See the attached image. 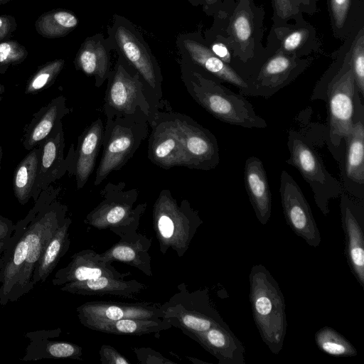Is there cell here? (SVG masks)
Masks as SVG:
<instances>
[{
    "mask_svg": "<svg viewBox=\"0 0 364 364\" xmlns=\"http://www.w3.org/2000/svg\"><path fill=\"white\" fill-rule=\"evenodd\" d=\"M265 11L255 0H223L208 31L225 42L246 80L269 56L262 44Z\"/></svg>",
    "mask_w": 364,
    "mask_h": 364,
    "instance_id": "cell-1",
    "label": "cell"
},
{
    "mask_svg": "<svg viewBox=\"0 0 364 364\" xmlns=\"http://www.w3.org/2000/svg\"><path fill=\"white\" fill-rule=\"evenodd\" d=\"M181 79L193 99L216 119L243 128L264 129L267 122L256 114L252 105L220 80L183 59Z\"/></svg>",
    "mask_w": 364,
    "mask_h": 364,
    "instance_id": "cell-2",
    "label": "cell"
},
{
    "mask_svg": "<svg viewBox=\"0 0 364 364\" xmlns=\"http://www.w3.org/2000/svg\"><path fill=\"white\" fill-rule=\"evenodd\" d=\"M60 188L50 186L42 191L28 214L26 232L28 255L9 301H16L33 289L31 280L38 260L50 239L67 217L68 207L57 200Z\"/></svg>",
    "mask_w": 364,
    "mask_h": 364,
    "instance_id": "cell-3",
    "label": "cell"
},
{
    "mask_svg": "<svg viewBox=\"0 0 364 364\" xmlns=\"http://www.w3.org/2000/svg\"><path fill=\"white\" fill-rule=\"evenodd\" d=\"M249 282L253 319L264 343L277 355L283 348L287 326L284 295L262 264L252 266Z\"/></svg>",
    "mask_w": 364,
    "mask_h": 364,
    "instance_id": "cell-4",
    "label": "cell"
},
{
    "mask_svg": "<svg viewBox=\"0 0 364 364\" xmlns=\"http://www.w3.org/2000/svg\"><path fill=\"white\" fill-rule=\"evenodd\" d=\"M108 40L127 63L139 74L146 96L154 109L159 112L162 100L163 77L159 63L141 34L124 16L114 15L108 29Z\"/></svg>",
    "mask_w": 364,
    "mask_h": 364,
    "instance_id": "cell-5",
    "label": "cell"
},
{
    "mask_svg": "<svg viewBox=\"0 0 364 364\" xmlns=\"http://www.w3.org/2000/svg\"><path fill=\"white\" fill-rule=\"evenodd\" d=\"M153 225L160 251L168 249L182 257L188 250L198 228L203 223L198 212L186 200L180 204L171 191L163 189L153 206Z\"/></svg>",
    "mask_w": 364,
    "mask_h": 364,
    "instance_id": "cell-6",
    "label": "cell"
},
{
    "mask_svg": "<svg viewBox=\"0 0 364 364\" xmlns=\"http://www.w3.org/2000/svg\"><path fill=\"white\" fill-rule=\"evenodd\" d=\"M144 114L107 119L104 127L102 154L96 170L94 185H100L114 171L120 170L134 156L149 133Z\"/></svg>",
    "mask_w": 364,
    "mask_h": 364,
    "instance_id": "cell-7",
    "label": "cell"
},
{
    "mask_svg": "<svg viewBox=\"0 0 364 364\" xmlns=\"http://www.w3.org/2000/svg\"><path fill=\"white\" fill-rule=\"evenodd\" d=\"M349 57L350 48L340 70L328 85L324 99L328 111L327 146L338 162L341 160L339 151L341 142L351 129L357 102L360 98L355 87Z\"/></svg>",
    "mask_w": 364,
    "mask_h": 364,
    "instance_id": "cell-8",
    "label": "cell"
},
{
    "mask_svg": "<svg viewBox=\"0 0 364 364\" xmlns=\"http://www.w3.org/2000/svg\"><path fill=\"white\" fill-rule=\"evenodd\" d=\"M287 146L289 157L286 163L299 171L311 188L316 205L327 215L330 212L329 201L340 197L343 192L341 182L327 171L319 154L301 133L290 129Z\"/></svg>",
    "mask_w": 364,
    "mask_h": 364,
    "instance_id": "cell-9",
    "label": "cell"
},
{
    "mask_svg": "<svg viewBox=\"0 0 364 364\" xmlns=\"http://www.w3.org/2000/svg\"><path fill=\"white\" fill-rule=\"evenodd\" d=\"M100 195L101 201L86 215L85 224L97 230L109 229L115 235L139 228L146 203L135 205L136 189H126L124 182H109Z\"/></svg>",
    "mask_w": 364,
    "mask_h": 364,
    "instance_id": "cell-10",
    "label": "cell"
},
{
    "mask_svg": "<svg viewBox=\"0 0 364 364\" xmlns=\"http://www.w3.org/2000/svg\"><path fill=\"white\" fill-rule=\"evenodd\" d=\"M104 112L107 119L144 114L149 124L158 112L146 96L139 74L119 55L107 79Z\"/></svg>",
    "mask_w": 364,
    "mask_h": 364,
    "instance_id": "cell-11",
    "label": "cell"
},
{
    "mask_svg": "<svg viewBox=\"0 0 364 364\" xmlns=\"http://www.w3.org/2000/svg\"><path fill=\"white\" fill-rule=\"evenodd\" d=\"M161 307L164 318L181 331H205L226 324L211 301L208 289L190 291L182 283Z\"/></svg>",
    "mask_w": 364,
    "mask_h": 364,
    "instance_id": "cell-12",
    "label": "cell"
},
{
    "mask_svg": "<svg viewBox=\"0 0 364 364\" xmlns=\"http://www.w3.org/2000/svg\"><path fill=\"white\" fill-rule=\"evenodd\" d=\"M313 56L298 58L280 51L272 53L239 90L244 96L269 98L294 81L314 62Z\"/></svg>",
    "mask_w": 364,
    "mask_h": 364,
    "instance_id": "cell-13",
    "label": "cell"
},
{
    "mask_svg": "<svg viewBox=\"0 0 364 364\" xmlns=\"http://www.w3.org/2000/svg\"><path fill=\"white\" fill-rule=\"evenodd\" d=\"M38 145L41 154L32 196L35 201L42 191L62 178L66 172L75 175L76 160V153L73 145L66 158L64 156L65 144L62 121Z\"/></svg>",
    "mask_w": 364,
    "mask_h": 364,
    "instance_id": "cell-14",
    "label": "cell"
},
{
    "mask_svg": "<svg viewBox=\"0 0 364 364\" xmlns=\"http://www.w3.org/2000/svg\"><path fill=\"white\" fill-rule=\"evenodd\" d=\"M179 131L185 155V167L209 171L220 162L219 147L215 136L191 117L171 112Z\"/></svg>",
    "mask_w": 364,
    "mask_h": 364,
    "instance_id": "cell-15",
    "label": "cell"
},
{
    "mask_svg": "<svg viewBox=\"0 0 364 364\" xmlns=\"http://www.w3.org/2000/svg\"><path fill=\"white\" fill-rule=\"evenodd\" d=\"M279 193L285 220L291 230L316 247L321 243V235L311 207L293 177L285 170L280 174Z\"/></svg>",
    "mask_w": 364,
    "mask_h": 364,
    "instance_id": "cell-16",
    "label": "cell"
},
{
    "mask_svg": "<svg viewBox=\"0 0 364 364\" xmlns=\"http://www.w3.org/2000/svg\"><path fill=\"white\" fill-rule=\"evenodd\" d=\"M343 141L346 150L341 162L343 192L364 200V105L360 98L357 102L353 125Z\"/></svg>",
    "mask_w": 364,
    "mask_h": 364,
    "instance_id": "cell-17",
    "label": "cell"
},
{
    "mask_svg": "<svg viewBox=\"0 0 364 364\" xmlns=\"http://www.w3.org/2000/svg\"><path fill=\"white\" fill-rule=\"evenodd\" d=\"M293 23L272 26L265 48L270 55L278 50L298 58L321 52V42L314 26L299 13Z\"/></svg>",
    "mask_w": 364,
    "mask_h": 364,
    "instance_id": "cell-18",
    "label": "cell"
},
{
    "mask_svg": "<svg viewBox=\"0 0 364 364\" xmlns=\"http://www.w3.org/2000/svg\"><path fill=\"white\" fill-rule=\"evenodd\" d=\"M151 132L148 141V158L165 169L186 166L179 131L171 112H158L149 124Z\"/></svg>",
    "mask_w": 364,
    "mask_h": 364,
    "instance_id": "cell-19",
    "label": "cell"
},
{
    "mask_svg": "<svg viewBox=\"0 0 364 364\" xmlns=\"http://www.w3.org/2000/svg\"><path fill=\"white\" fill-rule=\"evenodd\" d=\"M340 208L347 262L357 282L364 287V200L343 192Z\"/></svg>",
    "mask_w": 364,
    "mask_h": 364,
    "instance_id": "cell-20",
    "label": "cell"
},
{
    "mask_svg": "<svg viewBox=\"0 0 364 364\" xmlns=\"http://www.w3.org/2000/svg\"><path fill=\"white\" fill-rule=\"evenodd\" d=\"M161 304L151 301L122 302L115 301H91L76 309L77 318L82 326L114 321L123 318H164Z\"/></svg>",
    "mask_w": 364,
    "mask_h": 364,
    "instance_id": "cell-21",
    "label": "cell"
},
{
    "mask_svg": "<svg viewBox=\"0 0 364 364\" xmlns=\"http://www.w3.org/2000/svg\"><path fill=\"white\" fill-rule=\"evenodd\" d=\"M30 215L20 220L0 257V304L6 305L23 269L28 245L26 232Z\"/></svg>",
    "mask_w": 364,
    "mask_h": 364,
    "instance_id": "cell-22",
    "label": "cell"
},
{
    "mask_svg": "<svg viewBox=\"0 0 364 364\" xmlns=\"http://www.w3.org/2000/svg\"><path fill=\"white\" fill-rule=\"evenodd\" d=\"M178 46L183 59L219 80L230 83L239 90L247 87L246 80L230 65L217 57L199 36H183L178 39Z\"/></svg>",
    "mask_w": 364,
    "mask_h": 364,
    "instance_id": "cell-23",
    "label": "cell"
},
{
    "mask_svg": "<svg viewBox=\"0 0 364 364\" xmlns=\"http://www.w3.org/2000/svg\"><path fill=\"white\" fill-rule=\"evenodd\" d=\"M130 272H120L112 263L103 261L100 255L91 249L83 250L71 257L69 264L57 271L52 283L55 286L102 277L125 279Z\"/></svg>",
    "mask_w": 364,
    "mask_h": 364,
    "instance_id": "cell-24",
    "label": "cell"
},
{
    "mask_svg": "<svg viewBox=\"0 0 364 364\" xmlns=\"http://www.w3.org/2000/svg\"><path fill=\"white\" fill-rule=\"evenodd\" d=\"M133 229L117 234L120 239L105 252L100 259L107 262H119L136 268L148 277L153 276L149 250L152 240Z\"/></svg>",
    "mask_w": 364,
    "mask_h": 364,
    "instance_id": "cell-25",
    "label": "cell"
},
{
    "mask_svg": "<svg viewBox=\"0 0 364 364\" xmlns=\"http://www.w3.org/2000/svg\"><path fill=\"white\" fill-rule=\"evenodd\" d=\"M181 331L215 356L219 364H245V348L227 323L205 331Z\"/></svg>",
    "mask_w": 364,
    "mask_h": 364,
    "instance_id": "cell-26",
    "label": "cell"
},
{
    "mask_svg": "<svg viewBox=\"0 0 364 364\" xmlns=\"http://www.w3.org/2000/svg\"><path fill=\"white\" fill-rule=\"evenodd\" d=\"M111 49L108 38H105L102 33H97L86 38L76 53L74 60L76 70L94 77L97 87L102 85L111 73Z\"/></svg>",
    "mask_w": 364,
    "mask_h": 364,
    "instance_id": "cell-27",
    "label": "cell"
},
{
    "mask_svg": "<svg viewBox=\"0 0 364 364\" xmlns=\"http://www.w3.org/2000/svg\"><path fill=\"white\" fill-rule=\"evenodd\" d=\"M146 288L145 284L134 279L125 280V279L102 277L70 282L63 285L60 289L81 296H109L134 299Z\"/></svg>",
    "mask_w": 364,
    "mask_h": 364,
    "instance_id": "cell-28",
    "label": "cell"
},
{
    "mask_svg": "<svg viewBox=\"0 0 364 364\" xmlns=\"http://www.w3.org/2000/svg\"><path fill=\"white\" fill-rule=\"evenodd\" d=\"M244 181L250 202L262 225H266L272 213V194L262 161L248 157L244 166Z\"/></svg>",
    "mask_w": 364,
    "mask_h": 364,
    "instance_id": "cell-29",
    "label": "cell"
},
{
    "mask_svg": "<svg viewBox=\"0 0 364 364\" xmlns=\"http://www.w3.org/2000/svg\"><path fill=\"white\" fill-rule=\"evenodd\" d=\"M70 112L63 95L58 96L41 107L24 129L21 139L24 149L30 151L36 146Z\"/></svg>",
    "mask_w": 364,
    "mask_h": 364,
    "instance_id": "cell-30",
    "label": "cell"
},
{
    "mask_svg": "<svg viewBox=\"0 0 364 364\" xmlns=\"http://www.w3.org/2000/svg\"><path fill=\"white\" fill-rule=\"evenodd\" d=\"M333 36L342 41L364 27V0H326Z\"/></svg>",
    "mask_w": 364,
    "mask_h": 364,
    "instance_id": "cell-31",
    "label": "cell"
},
{
    "mask_svg": "<svg viewBox=\"0 0 364 364\" xmlns=\"http://www.w3.org/2000/svg\"><path fill=\"white\" fill-rule=\"evenodd\" d=\"M104 125L100 118L94 121L80 135L76 153L75 176L77 188L85 186L92 174L102 146Z\"/></svg>",
    "mask_w": 364,
    "mask_h": 364,
    "instance_id": "cell-32",
    "label": "cell"
},
{
    "mask_svg": "<svg viewBox=\"0 0 364 364\" xmlns=\"http://www.w3.org/2000/svg\"><path fill=\"white\" fill-rule=\"evenodd\" d=\"M72 220L66 217L47 243L34 270L31 287L45 282L55 268L60 259L68 252L70 240L69 228Z\"/></svg>",
    "mask_w": 364,
    "mask_h": 364,
    "instance_id": "cell-33",
    "label": "cell"
},
{
    "mask_svg": "<svg viewBox=\"0 0 364 364\" xmlns=\"http://www.w3.org/2000/svg\"><path fill=\"white\" fill-rule=\"evenodd\" d=\"M172 327L164 318H123L114 321L100 322L90 325L87 328L114 335L144 336L153 334L159 337L160 333Z\"/></svg>",
    "mask_w": 364,
    "mask_h": 364,
    "instance_id": "cell-34",
    "label": "cell"
},
{
    "mask_svg": "<svg viewBox=\"0 0 364 364\" xmlns=\"http://www.w3.org/2000/svg\"><path fill=\"white\" fill-rule=\"evenodd\" d=\"M60 329L46 336L41 335L38 338L29 337L32 341L27 347L26 354L23 360H37L42 358H71L82 360V348L75 343L63 341H50L47 338L52 335L59 334Z\"/></svg>",
    "mask_w": 364,
    "mask_h": 364,
    "instance_id": "cell-35",
    "label": "cell"
},
{
    "mask_svg": "<svg viewBox=\"0 0 364 364\" xmlns=\"http://www.w3.org/2000/svg\"><path fill=\"white\" fill-rule=\"evenodd\" d=\"M40 154V147L38 145L29 151L14 171V193L21 205H25L32 198L38 169Z\"/></svg>",
    "mask_w": 364,
    "mask_h": 364,
    "instance_id": "cell-36",
    "label": "cell"
},
{
    "mask_svg": "<svg viewBox=\"0 0 364 364\" xmlns=\"http://www.w3.org/2000/svg\"><path fill=\"white\" fill-rule=\"evenodd\" d=\"M79 23L71 11L55 9L43 13L35 21L37 33L48 39L62 38L72 32Z\"/></svg>",
    "mask_w": 364,
    "mask_h": 364,
    "instance_id": "cell-37",
    "label": "cell"
},
{
    "mask_svg": "<svg viewBox=\"0 0 364 364\" xmlns=\"http://www.w3.org/2000/svg\"><path fill=\"white\" fill-rule=\"evenodd\" d=\"M314 339L317 347L328 355L336 357H353L358 355L354 346L331 327L324 326L318 330Z\"/></svg>",
    "mask_w": 364,
    "mask_h": 364,
    "instance_id": "cell-38",
    "label": "cell"
},
{
    "mask_svg": "<svg viewBox=\"0 0 364 364\" xmlns=\"http://www.w3.org/2000/svg\"><path fill=\"white\" fill-rule=\"evenodd\" d=\"M65 60L60 58L48 61L38 68L27 81L25 93L37 94L51 86L63 69Z\"/></svg>",
    "mask_w": 364,
    "mask_h": 364,
    "instance_id": "cell-39",
    "label": "cell"
},
{
    "mask_svg": "<svg viewBox=\"0 0 364 364\" xmlns=\"http://www.w3.org/2000/svg\"><path fill=\"white\" fill-rule=\"evenodd\" d=\"M272 26H282L294 21L302 12L311 14L309 0H271Z\"/></svg>",
    "mask_w": 364,
    "mask_h": 364,
    "instance_id": "cell-40",
    "label": "cell"
},
{
    "mask_svg": "<svg viewBox=\"0 0 364 364\" xmlns=\"http://www.w3.org/2000/svg\"><path fill=\"white\" fill-rule=\"evenodd\" d=\"M350 66L354 77L357 91L364 98V27L360 28L352 41L350 48Z\"/></svg>",
    "mask_w": 364,
    "mask_h": 364,
    "instance_id": "cell-41",
    "label": "cell"
},
{
    "mask_svg": "<svg viewBox=\"0 0 364 364\" xmlns=\"http://www.w3.org/2000/svg\"><path fill=\"white\" fill-rule=\"evenodd\" d=\"M355 36H352L343 41V45L334 53L332 63L317 82L313 90L311 96V100H321L324 101L327 86L342 66L345 55L349 50Z\"/></svg>",
    "mask_w": 364,
    "mask_h": 364,
    "instance_id": "cell-42",
    "label": "cell"
},
{
    "mask_svg": "<svg viewBox=\"0 0 364 364\" xmlns=\"http://www.w3.org/2000/svg\"><path fill=\"white\" fill-rule=\"evenodd\" d=\"M28 55L26 47L17 41L0 42V73L4 75L10 66L22 63Z\"/></svg>",
    "mask_w": 364,
    "mask_h": 364,
    "instance_id": "cell-43",
    "label": "cell"
},
{
    "mask_svg": "<svg viewBox=\"0 0 364 364\" xmlns=\"http://www.w3.org/2000/svg\"><path fill=\"white\" fill-rule=\"evenodd\" d=\"M203 40L206 46L217 57L237 72L236 61L231 50L225 42L208 31L205 33V38Z\"/></svg>",
    "mask_w": 364,
    "mask_h": 364,
    "instance_id": "cell-44",
    "label": "cell"
},
{
    "mask_svg": "<svg viewBox=\"0 0 364 364\" xmlns=\"http://www.w3.org/2000/svg\"><path fill=\"white\" fill-rule=\"evenodd\" d=\"M138 362L141 364H173L172 360L165 358L159 352L149 347H134L132 348Z\"/></svg>",
    "mask_w": 364,
    "mask_h": 364,
    "instance_id": "cell-45",
    "label": "cell"
},
{
    "mask_svg": "<svg viewBox=\"0 0 364 364\" xmlns=\"http://www.w3.org/2000/svg\"><path fill=\"white\" fill-rule=\"evenodd\" d=\"M100 361L102 364H130V361L118 352L113 346L104 344L100 351Z\"/></svg>",
    "mask_w": 364,
    "mask_h": 364,
    "instance_id": "cell-46",
    "label": "cell"
},
{
    "mask_svg": "<svg viewBox=\"0 0 364 364\" xmlns=\"http://www.w3.org/2000/svg\"><path fill=\"white\" fill-rule=\"evenodd\" d=\"M17 26V21L14 16L0 15V42L9 40Z\"/></svg>",
    "mask_w": 364,
    "mask_h": 364,
    "instance_id": "cell-47",
    "label": "cell"
},
{
    "mask_svg": "<svg viewBox=\"0 0 364 364\" xmlns=\"http://www.w3.org/2000/svg\"><path fill=\"white\" fill-rule=\"evenodd\" d=\"M15 227L16 225L11 220L0 215V240H9L15 230Z\"/></svg>",
    "mask_w": 364,
    "mask_h": 364,
    "instance_id": "cell-48",
    "label": "cell"
},
{
    "mask_svg": "<svg viewBox=\"0 0 364 364\" xmlns=\"http://www.w3.org/2000/svg\"><path fill=\"white\" fill-rule=\"evenodd\" d=\"M223 0H203V10L208 16H213L219 10Z\"/></svg>",
    "mask_w": 364,
    "mask_h": 364,
    "instance_id": "cell-49",
    "label": "cell"
},
{
    "mask_svg": "<svg viewBox=\"0 0 364 364\" xmlns=\"http://www.w3.org/2000/svg\"><path fill=\"white\" fill-rule=\"evenodd\" d=\"M310 4L311 14H314L317 11V2L320 0H309Z\"/></svg>",
    "mask_w": 364,
    "mask_h": 364,
    "instance_id": "cell-50",
    "label": "cell"
},
{
    "mask_svg": "<svg viewBox=\"0 0 364 364\" xmlns=\"http://www.w3.org/2000/svg\"><path fill=\"white\" fill-rule=\"evenodd\" d=\"M188 2L193 6H202L203 0H188Z\"/></svg>",
    "mask_w": 364,
    "mask_h": 364,
    "instance_id": "cell-51",
    "label": "cell"
},
{
    "mask_svg": "<svg viewBox=\"0 0 364 364\" xmlns=\"http://www.w3.org/2000/svg\"><path fill=\"white\" fill-rule=\"evenodd\" d=\"M8 240H0V257L4 250L5 246Z\"/></svg>",
    "mask_w": 364,
    "mask_h": 364,
    "instance_id": "cell-52",
    "label": "cell"
},
{
    "mask_svg": "<svg viewBox=\"0 0 364 364\" xmlns=\"http://www.w3.org/2000/svg\"><path fill=\"white\" fill-rule=\"evenodd\" d=\"M5 91L4 86L0 83V95H1Z\"/></svg>",
    "mask_w": 364,
    "mask_h": 364,
    "instance_id": "cell-53",
    "label": "cell"
},
{
    "mask_svg": "<svg viewBox=\"0 0 364 364\" xmlns=\"http://www.w3.org/2000/svg\"><path fill=\"white\" fill-rule=\"evenodd\" d=\"M2 156H3L2 147H1V146H0V169H1V164Z\"/></svg>",
    "mask_w": 364,
    "mask_h": 364,
    "instance_id": "cell-54",
    "label": "cell"
},
{
    "mask_svg": "<svg viewBox=\"0 0 364 364\" xmlns=\"http://www.w3.org/2000/svg\"><path fill=\"white\" fill-rule=\"evenodd\" d=\"M10 1H11V0H0V5L5 4L9 2Z\"/></svg>",
    "mask_w": 364,
    "mask_h": 364,
    "instance_id": "cell-55",
    "label": "cell"
},
{
    "mask_svg": "<svg viewBox=\"0 0 364 364\" xmlns=\"http://www.w3.org/2000/svg\"><path fill=\"white\" fill-rule=\"evenodd\" d=\"M2 98H3L2 96L0 95V102L1 101Z\"/></svg>",
    "mask_w": 364,
    "mask_h": 364,
    "instance_id": "cell-56",
    "label": "cell"
}]
</instances>
